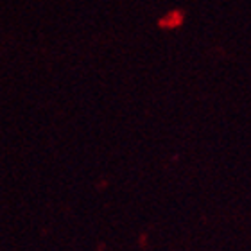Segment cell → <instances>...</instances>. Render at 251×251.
<instances>
[{"label":"cell","mask_w":251,"mask_h":251,"mask_svg":"<svg viewBox=\"0 0 251 251\" xmlns=\"http://www.w3.org/2000/svg\"><path fill=\"white\" fill-rule=\"evenodd\" d=\"M183 20H185L183 11H171L165 18L160 20V25H162L163 29H176V27H179L183 24Z\"/></svg>","instance_id":"cell-1"}]
</instances>
